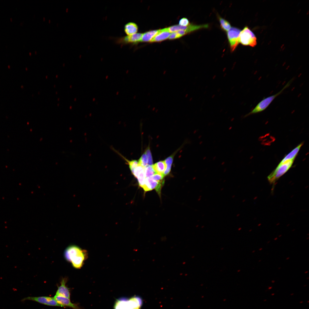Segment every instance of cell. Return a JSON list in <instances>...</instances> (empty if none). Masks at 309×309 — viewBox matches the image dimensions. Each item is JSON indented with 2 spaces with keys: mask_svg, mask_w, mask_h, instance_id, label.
<instances>
[{
  "mask_svg": "<svg viewBox=\"0 0 309 309\" xmlns=\"http://www.w3.org/2000/svg\"><path fill=\"white\" fill-rule=\"evenodd\" d=\"M64 256L67 261L71 263L74 268L80 269L87 258V252L77 246L71 245L65 250Z\"/></svg>",
  "mask_w": 309,
  "mask_h": 309,
  "instance_id": "cell-1",
  "label": "cell"
},
{
  "mask_svg": "<svg viewBox=\"0 0 309 309\" xmlns=\"http://www.w3.org/2000/svg\"><path fill=\"white\" fill-rule=\"evenodd\" d=\"M294 80V78L290 80L283 88L276 94L264 98L259 102L254 108L250 112L245 114L244 117H247L250 115L260 112L266 109L278 96L280 94L286 89L288 87Z\"/></svg>",
  "mask_w": 309,
  "mask_h": 309,
  "instance_id": "cell-2",
  "label": "cell"
},
{
  "mask_svg": "<svg viewBox=\"0 0 309 309\" xmlns=\"http://www.w3.org/2000/svg\"><path fill=\"white\" fill-rule=\"evenodd\" d=\"M142 303V299L138 296L128 299H120L116 302L114 309H140Z\"/></svg>",
  "mask_w": 309,
  "mask_h": 309,
  "instance_id": "cell-3",
  "label": "cell"
},
{
  "mask_svg": "<svg viewBox=\"0 0 309 309\" xmlns=\"http://www.w3.org/2000/svg\"><path fill=\"white\" fill-rule=\"evenodd\" d=\"M294 160L287 161L283 163H279L276 169L268 177L270 184H274L282 176L291 168Z\"/></svg>",
  "mask_w": 309,
  "mask_h": 309,
  "instance_id": "cell-4",
  "label": "cell"
},
{
  "mask_svg": "<svg viewBox=\"0 0 309 309\" xmlns=\"http://www.w3.org/2000/svg\"><path fill=\"white\" fill-rule=\"evenodd\" d=\"M239 42L243 45L254 47L257 44V38L252 31L246 26L240 33Z\"/></svg>",
  "mask_w": 309,
  "mask_h": 309,
  "instance_id": "cell-5",
  "label": "cell"
},
{
  "mask_svg": "<svg viewBox=\"0 0 309 309\" xmlns=\"http://www.w3.org/2000/svg\"><path fill=\"white\" fill-rule=\"evenodd\" d=\"M143 33H136L131 35L114 38L115 43L121 46L125 45H133L141 41Z\"/></svg>",
  "mask_w": 309,
  "mask_h": 309,
  "instance_id": "cell-6",
  "label": "cell"
},
{
  "mask_svg": "<svg viewBox=\"0 0 309 309\" xmlns=\"http://www.w3.org/2000/svg\"><path fill=\"white\" fill-rule=\"evenodd\" d=\"M27 300L34 301L47 306L63 307L57 302L54 297L47 296H29L23 298L21 301L23 302Z\"/></svg>",
  "mask_w": 309,
  "mask_h": 309,
  "instance_id": "cell-7",
  "label": "cell"
},
{
  "mask_svg": "<svg viewBox=\"0 0 309 309\" xmlns=\"http://www.w3.org/2000/svg\"><path fill=\"white\" fill-rule=\"evenodd\" d=\"M241 31L239 28L233 27L227 32V37L231 52L234 51L239 43V38Z\"/></svg>",
  "mask_w": 309,
  "mask_h": 309,
  "instance_id": "cell-8",
  "label": "cell"
},
{
  "mask_svg": "<svg viewBox=\"0 0 309 309\" xmlns=\"http://www.w3.org/2000/svg\"><path fill=\"white\" fill-rule=\"evenodd\" d=\"M164 180L157 181L153 180L151 177L146 178L145 184L142 187L145 192L155 189L159 195L161 194V189Z\"/></svg>",
  "mask_w": 309,
  "mask_h": 309,
  "instance_id": "cell-9",
  "label": "cell"
},
{
  "mask_svg": "<svg viewBox=\"0 0 309 309\" xmlns=\"http://www.w3.org/2000/svg\"><path fill=\"white\" fill-rule=\"evenodd\" d=\"M67 279L62 278L61 281L60 285L58 287L56 295L70 299V294L69 289L66 285Z\"/></svg>",
  "mask_w": 309,
  "mask_h": 309,
  "instance_id": "cell-10",
  "label": "cell"
},
{
  "mask_svg": "<svg viewBox=\"0 0 309 309\" xmlns=\"http://www.w3.org/2000/svg\"><path fill=\"white\" fill-rule=\"evenodd\" d=\"M54 297L64 307H68L73 309H81L78 305L72 303L70 298L56 295Z\"/></svg>",
  "mask_w": 309,
  "mask_h": 309,
  "instance_id": "cell-11",
  "label": "cell"
},
{
  "mask_svg": "<svg viewBox=\"0 0 309 309\" xmlns=\"http://www.w3.org/2000/svg\"><path fill=\"white\" fill-rule=\"evenodd\" d=\"M170 34L171 33L167 30L166 28L159 29V32L150 42H156L163 41L168 38Z\"/></svg>",
  "mask_w": 309,
  "mask_h": 309,
  "instance_id": "cell-12",
  "label": "cell"
},
{
  "mask_svg": "<svg viewBox=\"0 0 309 309\" xmlns=\"http://www.w3.org/2000/svg\"><path fill=\"white\" fill-rule=\"evenodd\" d=\"M303 144V143H302L294 148L284 157L279 163H283L288 161L294 160Z\"/></svg>",
  "mask_w": 309,
  "mask_h": 309,
  "instance_id": "cell-13",
  "label": "cell"
},
{
  "mask_svg": "<svg viewBox=\"0 0 309 309\" xmlns=\"http://www.w3.org/2000/svg\"><path fill=\"white\" fill-rule=\"evenodd\" d=\"M124 31L127 35H131L137 33L138 27L137 25L133 22H129L124 26Z\"/></svg>",
  "mask_w": 309,
  "mask_h": 309,
  "instance_id": "cell-14",
  "label": "cell"
},
{
  "mask_svg": "<svg viewBox=\"0 0 309 309\" xmlns=\"http://www.w3.org/2000/svg\"><path fill=\"white\" fill-rule=\"evenodd\" d=\"M159 31V30H150L143 33L140 41H150L158 33Z\"/></svg>",
  "mask_w": 309,
  "mask_h": 309,
  "instance_id": "cell-15",
  "label": "cell"
},
{
  "mask_svg": "<svg viewBox=\"0 0 309 309\" xmlns=\"http://www.w3.org/2000/svg\"><path fill=\"white\" fill-rule=\"evenodd\" d=\"M152 166L156 173L163 174L166 168L164 161H159Z\"/></svg>",
  "mask_w": 309,
  "mask_h": 309,
  "instance_id": "cell-16",
  "label": "cell"
},
{
  "mask_svg": "<svg viewBox=\"0 0 309 309\" xmlns=\"http://www.w3.org/2000/svg\"><path fill=\"white\" fill-rule=\"evenodd\" d=\"M173 156H171L167 158L164 161L166 165V168L163 173L164 176L169 174L171 170L173 161Z\"/></svg>",
  "mask_w": 309,
  "mask_h": 309,
  "instance_id": "cell-17",
  "label": "cell"
},
{
  "mask_svg": "<svg viewBox=\"0 0 309 309\" xmlns=\"http://www.w3.org/2000/svg\"><path fill=\"white\" fill-rule=\"evenodd\" d=\"M220 26L222 29L225 31L227 32L231 28V25L225 19L219 16L218 17Z\"/></svg>",
  "mask_w": 309,
  "mask_h": 309,
  "instance_id": "cell-18",
  "label": "cell"
},
{
  "mask_svg": "<svg viewBox=\"0 0 309 309\" xmlns=\"http://www.w3.org/2000/svg\"><path fill=\"white\" fill-rule=\"evenodd\" d=\"M145 168L141 171L136 178L138 179L139 185L142 188L144 185L145 181Z\"/></svg>",
  "mask_w": 309,
  "mask_h": 309,
  "instance_id": "cell-19",
  "label": "cell"
},
{
  "mask_svg": "<svg viewBox=\"0 0 309 309\" xmlns=\"http://www.w3.org/2000/svg\"><path fill=\"white\" fill-rule=\"evenodd\" d=\"M119 153V154H120V155L122 157L127 163L132 172H133L134 169L139 165L138 161L136 160H132L131 161H129L121 155L120 153Z\"/></svg>",
  "mask_w": 309,
  "mask_h": 309,
  "instance_id": "cell-20",
  "label": "cell"
},
{
  "mask_svg": "<svg viewBox=\"0 0 309 309\" xmlns=\"http://www.w3.org/2000/svg\"><path fill=\"white\" fill-rule=\"evenodd\" d=\"M144 173L146 178L151 177L156 173L152 165H148L145 167Z\"/></svg>",
  "mask_w": 309,
  "mask_h": 309,
  "instance_id": "cell-21",
  "label": "cell"
},
{
  "mask_svg": "<svg viewBox=\"0 0 309 309\" xmlns=\"http://www.w3.org/2000/svg\"><path fill=\"white\" fill-rule=\"evenodd\" d=\"M138 162L139 165L144 167H146L148 166V159L146 153L143 154L142 155L138 161Z\"/></svg>",
  "mask_w": 309,
  "mask_h": 309,
  "instance_id": "cell-22",
  "label": "cell"
},
{
  "mask_svg": "<svg viewBox=\"0 0 309 309\" xmlns=\"http://www.w3.org/2000/svg\"><path fill=\"white\" fill-rule=\"evenodd\" d=\"M148 159V165H153V160L151 153L149 148H148L146 151Z\"/></svg>",
  "mask_w": 309,
  "mask_h": 309,
  "instance_id": "cell-23",
  "label": "cell"
},
{
  "mask_svg": "<svg viewBox=\"0 0 309 309\" xmlns=\"http://www.w3.org/2000/svg\"><path fill=\"white\" fill-rule=\"evenodd\" d=\"M164 177L163 174L156 173L151 177L154 181H160L163 180Z\"/></svg>",
  "mask_w": 309,
  "mask_h": 309,
  "instance_id": "cell-24",
  "label": "cell"
},
{
  "mask_svg": "<svg viewBox=\"0 0 309 309\" xmlns=\"http://www.w3.org/2000/svg\"><path fill=\"white\" fill-rule=\"evenodd\" d=\"M144 168L140 165H138L132 173L135 177L136 178Z\"/></svg>",
  "mask_w": 309,
  "mask_h": 309,
  "instance_id": "cell-25",
  "label": "cell"
},
{
  "mask_svg": "<svg viewBox=\"0 0 309 309\" xmlns=\"http://www.w3.org/2000/svg\"><path fill=\"white\" fill-rule=\"evenodd\" d=\"M189 25V21L187 18H182L180 20L179 22V25L182 26H187Z\"/></svg>",
  "mask_w": 309,
  "mask_h": 309,
  "instance_id": "cell-26",
  "label": "cell"
},
{
  "mask_svg": "<svg viewBox=\"0 0 309 309\" xmlns=\"http://www.w3.org/2000/svg\"><path fill=\"white\" fill-rule=\"evenodd\" d=\"M181 37V36L177 32H175L171 33L168 38L170 39H177Z\"/></svg>",
  "mask_w": 309,
  "mask_h": 309,
  "instance_id": "cell-27",
  "label": "cell"
}]
</instances>
